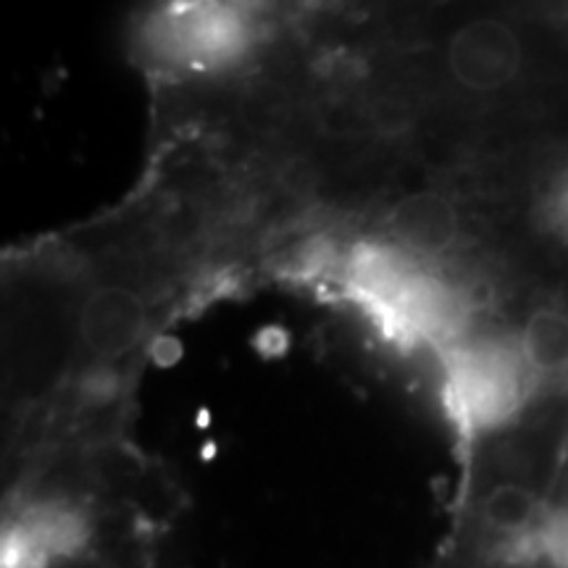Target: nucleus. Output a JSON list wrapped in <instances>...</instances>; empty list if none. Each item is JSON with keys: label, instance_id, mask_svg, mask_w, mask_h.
<instances>
[{"label": "nucleus", "instance_id": "f257e3e1", "mask_svg": "<svg viewBox=\"0 0 568 568\" xmlns=\"http://www.w3.org/2000/svg\"><path fill=\"white\" fill-rule=\"evenodd\" d=\"M477 474L453 568H568V424L548 447H495Z\"/></svg>", "mask_w": 568, "mask_h": 568}, {"label": "nucleus", "instance_id": "f03ea898", "mask_svg": "<svg viewBox=\"0 0 568 568\" xmlns=\"http://www.w3.org/2000/svg\"><path fill=\"white\" fill-rule=\"evenodd\" d=\"M524 51L516 30L500 19H474L453 34L447 69L460 88L497 92L521 74Z\"/></svg>", "mask_w": 568, "mask_h": 568}, {"label": "nucleus", "instance_id": "7ed1b4c3", "mask_svg": "<svg viewBox=\"0 0 568 568\" xmlns=\"http://www.w3.org/2000/svg\"><path fill=\"white\" fill-rule=\"evenodd\" d=\"M142 329H145V305L124 287L98 290L80 314L84 347L105 361L130 351Z\"/></svg>", "mask_w": 568, "mask_h": 568}, {"label": "nucleus", "instance_id": "20e7f679", "mask_svg": "<svg viewBox=\"0 0 568 568\" xmlns=\"http://www.w3.org/2000/svg\"><path fill=\"white\" fill-rule=\"evenodd\" d=\"M389 230L418 253L439 255L460 237L456 205L439 193H414L389 211Z\"/></svg>", "mask_w": 568, "mask_h": 568}, {"label": "nucleus", "instance_id": "39448f33", "mask_svg": "<svg viewBox=\"0 0 568 568\" xmlns=\"http://www.w3.org/2000/svg\"><path fill=\"white\" fill-rule=\"evenodd\" d=\"M518 353L537 382L568 376V311L537 305L516 335Z\"/></svg>", "mask_w": 568, "mask_h": 568}, {"label": "nucleus", "instance_id": "423d86ee", "mask_svg": "<svg viewBox=\"0 0 568 568\" xmlns=\"http://www.w3.org/2000/svg\"><path fill=\"white\" fill-rule=\"evenodd\" d=\"M172 32L182 51L193 55H222L240 40L237 17L226 11L184 13L176 17Z\"/></svg>", "mask_w": 568, "mask_h": 568}, {"label": "nucleus", "instance_id": "0eeeda50", "mask_svg": "<svg viewBox=\"0 0 568 568\" xmlns=\"http://www.w3.org/2000/svg\"><path fill=\"white\" fill-rule=\"evenodd\" d=\"M153 355H155V361H159V364L172 366L174 361L182 355V345L176 343V339H172V337H163L161 343H155Z\"/></svg>", "mask_w": 568, "mask_h": 568}]
</instances>
